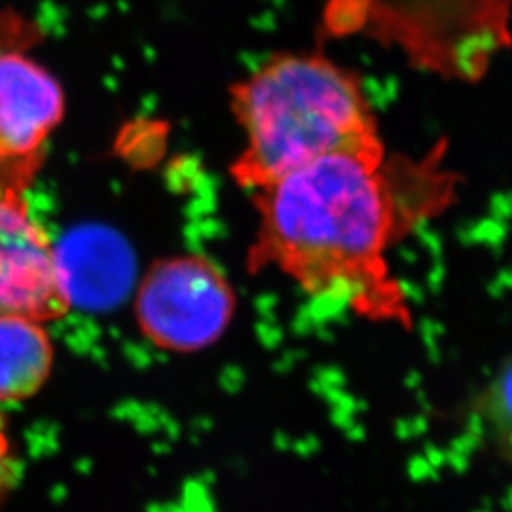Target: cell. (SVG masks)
I'll return each mask as SVG.
<instances>
[{
  "label": "cell",
  "instance_id": "8992f818",
  "mask_svg": "<svg viewBox=\"0 0 512 512\" xmlns=\"http://www.w3.org/2000/svg\"><path fill=\"white\" fill-rule=\"evenodd\" d=\"M54 342L42 321L0 313V403L35 397L52 376Z\"/></svg>",
  "mask_w": 512,
  "mask_h": 512
},
{
  "label": "cell",
  "instance_id": "9c48e42d",
  "mask_svg": "<svg viewBox=\"0 0 512 512\" xmlns=\"http://www.w3.org/2000/svg\"><path fill=\"white\" fill-rule=\"evenodd\" d=\"M18 478V461L14 454V446L6 433L4 421L0 418V507L8 499Z\"/></svg>",
  "mask_w": 512,
  "mask_h": 512
},
{
  "label": "cell",
  "instance_id": "52a82bcc",
  "mask_svg": "<svg viewBox=\"0 0 512 512\" xmlns=\"http://www.w3.org/2000/svg\"><path fill=\"white\" fill-rule=\"evenodd\" d=\"M55 264L61 289L69 304L84 294H112L128 279V253L110 234L82 232L67 239L63 249L55 251Z\"/></svg>",
  "mask_w": 512,
  "mask_h": 512
},
{
  "label": "cell",
  "instance_id": "6da1fadb",
  "mask_svg": "<svg viewBox=\"0 0 512 512\" xmlns=\"http://www.w3.org/2000/svg\"><path fill=\"white\" fill-rule=\"evenodd\" d=\"M253 196V272L274 266L311 298L374 323H412L387 253L420 209L403 202L385 156H325Z\"/></svg>",
  "mask_w": 512,
  "mask_h": 512
},
{
  "label": "cell",
  "instance_id": "277c9868",
  "mask_svg": "<svg viewBox=\"0 0 512 512\" xmlns=\"http://www.w3.org/2000/svg\"><path fill=\"white\" fill-rule=\"evenodd\" d=\"M65 114L52 74L29 57L0 54V181L23 192L42 162V148Z\"/></svg>",
  "mask_w": 512,
  "mask_h": 512
},
{
  "label": "cell",
  "instance_id": "30bf717a",
  "mask_svg": "<svg viewBox=\"0 0 512 512\" xmlns=\"http://www.w3.org/2000/svg\"><path fill=\"white\" fill-rule=\"evenodd\" d=\"M0 190H8V188H4V184H2V181H0Z\"/></svg>",
  "mask_w": 512,
  "mask_h": 512
},
{
  "label": "cell",
  "instance_id": "3957f363",
  "mask_svg": "<svg viewBox=\"0 0 512 512\" xmlns=\"http://www.w3.org/2000/svg\"><path fill=\"white\" fill-rule=\"evenodd\" d=\"M236 306L238 294L215 262L171 256L148 268L135 294V319L156 348L186 355L215 346Z\"/></svg>",
  "mask_w": 512,
  "mask_h": 512
},
{
  "label": "cell",
  "instance_id": "5b68a950",
  "mask_svg": "<svg viewBox=\"0 0 512 512\" xmlns=\"http://www.w3.org/2000/svg\"><path fill=\"white\" fill-rule=\"evenodd\" d=\"M69 308L54 247L31 219L23 192L0 190V313L46 323L63 317Z\"/></svg>",
  "mask_w": 512,
  "mask_h": 512
},
{
  "label": "cell",
  "instance_id": "ba28073f",
  "mask_svg": "<svg viewBox=\"0 0 512 512\" xmlns=\"http://www.w3.org/2000/svg\"><path fill=\"white\" fill-rule=\"evenodd\" d=\"M475 420L495 456L512 467V359L499 366L478 393Z\"/></svg>",
  "mask_w": 512,
  "mask_h": 512
},
{
  "label": "cell",
  "instance_id": "7a4b0ae2",
  "mask_svg": "<svg viewBox=\"0 0 512 512\" xmlns=\"http://www.w3.org/2000/svg\"><path fill=\"white\" fill-rule=\"evenodd\" d=\"M232 110L245 133L232 175L253 192L332 154L385 156L359 78L325 55H275L232 88Z\"/></svg>",
  "mask_w": 512,
  "mask_h": 512
}]
</instances>
